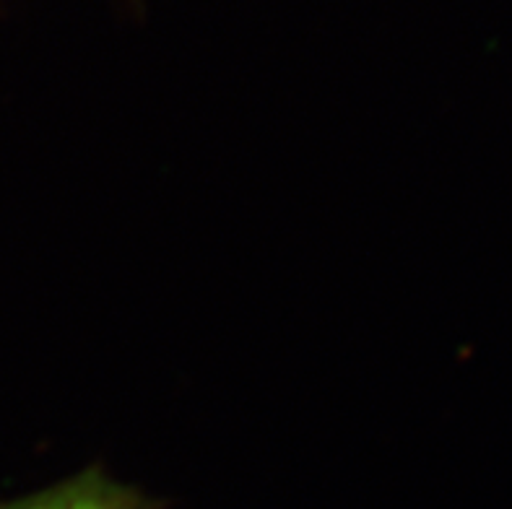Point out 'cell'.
<instances>
[{
    "label": "cell",
    "instance_id": "cell-1",
    "mask_svg": "<svg viewBox=\"0 0 512 509\" xmlns=\"http://www.w3.org/2000/svg\"><path fill=\"white\" fill-rule=\"evenodd\" d=\"M13 509H133L125 499L115 497L107 489H97V486H73V489L58 491L50 497L34 499V502L19 504Z\"/></svg>",
    "mask_w": 512,
    "mask_h": 509
}]
</instances>
